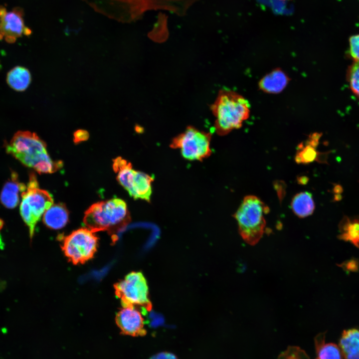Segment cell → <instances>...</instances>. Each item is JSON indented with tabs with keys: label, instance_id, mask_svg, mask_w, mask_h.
Masks as SVG:
<instances>
[{
	"label": "cell",
	"instance_id": "9a60e30c",
	"mask_svg": "<svg viewBox=\"0 0 359 359\" xmlns=\"http://www.w3.org/2000/svg\"><path fill=\"white\" fill-rule=\"evenodd\" d=\"M321 136L320 133H315L305 142L299 144L295 158L297 164H310L317 159L319 153L316 147Z\"/></svg>",
	"mask_w": 359,
	"mask_h": 359
},
{
	"label": "cell",
	"instance_id": "ac0fdd59",
	"mask_svg": "<svg viewBox=\"0 0 359 359\" xmlns=\"http://www.w3.org/2000/svg\"><path fill=\"white\" fill-rule=\"evenodd\" d=\"M6 81L8 85L14 90L23 91L31 82V74L26 68L16 66L7 73Z\"/></svg>",
	"mask_w": 359,
	"mask_h": 359
},
{
	"label": "cell",
	"instance_id": "ffe728a7",
	"mask_svg": "<svg viewBox=\"0 0 359 359\" xmlns=\"http://www.w3.org/2000/svg\"><path fill=\"white\" fill-rule=\"evenodd\" d=\"M318 359H342L340 348L334 343H325V335H318L315 339Z\"/></svg>",
	"mask_w": 359,
	"mask_h": 359
},
{
	"label": "cell",
	"instance_id": "52a82bcc",
	"mask_svg": "<svg viewBox=\"0 0 359 359\" xmlns=\"http://www.w3.org/2000/svg\"><path fill=\"white\" fill-rule=\"evenodd\" d=\"M113 168L117 174V180L130 196L136 199L150 201L154 177L133 170L132 164L121 157L113 161Z\"/></svg>",
	"mask_w": 359,
	"mask_h": 359
},
{
	"label": "cell",
	"instance_id": "7a4b0ae2",
	"mask_svg": "<svg viewBox=\"0 0 359 359\" xmlns=\"http://www.w3.org/2000/svg\"><path fill=\"white\" fill-rule=\"evenodd\" d=\"M210 108L215 118V132L220 136L240 128L250 113L249 101L238 93L227 89L219 91Z\"/></svg>",
	"mask_w": 359,
	"mask_h": 359
},
{
	"label": "cell",
	"instance_id": "8fae6325",
	"mask_svg": "<svg viewBox=\"0 0 359 359\" xmlns=\"http://www.w3.org/2000/svg\"><path fill=\"white\" fill-rule=\"evenodd\" d=\"M116 323L125 335L138 337L146 334L144 319L140 309L137 307H122L116 314Z\"/></svg>",
	"mask_w": 359,
	"mask_h": 359
},
{
	"label": "cell",
	"instance_id": "7402d4cb",
	"mask_svg": "<svg viewBox=\"0 0 359 359\" xmlns=\"http://www.w3.org/2000/svg\"><path fill=\"white\" fill-rule=\"evenodd\" d=\"M349 85L352 92L359 98V62L354 61L347 72Z\"/></svg>",
	"mask_w": 359,
	"mask_h": 359
},
{
	"label": "cell",
	"instance_id": "603a6c76",
	"mask_svg": "<svg viewBox=\"0 0 359 359\" xmlns=\"http://www.w3.org/2000/svg\"><path fill=\"white\" fill-rule=\"evenodd\" d=\"M349 45L350 54L354 61L359 62V34L350 37Z\"/></svg>",
	"mask_w": 359,
	"mask_h": 359
},
{
	"label": "cell",
	"instance_id": "30bf717a",
	"mask_svg": "<svg viewBox=\"0 0 359 359\" xmlns=\"http://www.w3.org/2000/svg\"><path fill=\"white\" fill-rule=\"evenodd\" d=\"M31 33V30L24 24L21 8L7 10L0 6V40L4 38L6 42L13 43L22 35L28 36Z\"/></svg>",
	"mask_w": 359,
	"mask_h": 359
},
{
	"label": "cell",
	"instance_id": "cb8c5ba5",
	"mask_svg": "<svg viewBox=\"0 0 359 359\" xmlns=\"http://www.w3.org/2000/svg\"><path fill=\"white\" fill-rule=\"evenodd\" d=\"M89 134L87 131L83 130H78L74 134V141L75 143H78L87 140Z\"/></svg>",
	"mask_w": 359,
	"mask_h": 359
},
{
	"label": "cell",
	"instance_id": "5b68a950",
	"mask_svg": "<svg viewBox=\"0 0 359 359\" xmlns=\"http://www.w3.org/2000/svg\"><path fill=\"white\" fill-rule=\"evenodd\" d=\"M20 205L21 216L29 228L32 239L35 225L41 216L53 203L51 194L39 187L36 178L31 174L26 189L21 193Z\"/></svg>",
	"mask_w": 359,
	"mask_h": 359
},
{
	"label": "cell",
	"instance_id": "4fadbf2b",
	"mask_svg": "<svg viewBox=\"0 0 359 359\" xmlns=\"http://www.w3.org/2000/svg\"><path fill=\"white\" fill-rule=\"evenodd\" d=\"M26 188L25 185L19 181L16 173L12 172L10 179L5 183L1 190V203L6 208H14L19 202V193Z\"/></svg>",
	"mask_w": 359,
	"mask_h": 359
},
{
	"label": "cell",
	"instance_id": "5bb4252c",
	"mask_svg": "<svg viewBox=\"0 0 359 359\" xmlns=\"http://www.w3.org/2000/svg\"><path fill=\"white\" fill-rule=\"evenodd\" d=\"M339 346L345 359H359V330L344 331Z\"/></svg>",
	"mask_w": 359,
	"mask_h": 359
},
{
	"label": "cell",
	"instance_id": "3957f363",
	"mask_svg": "<svg viewBox=\"0 0 359 359\" xmlns=\"http://www.w3.org/2000/svg\"><path fill=\"white\" fill-rule=\"evenodd\" d=\"M130 221L126 202L118 198L92 204L83 218L84 224L92 232L107 231L110 234L123 229Z\"/></svg>",
	"mask_w": 359,
	"mask_h": 359
},
{
	"label": "cell",
	"instance_id": "484cf974",
	"mask_svg": "<svg viewBox=\"0 0 359 359\" xmlns=\"http://www.w3.org/2000/svg\"><path fill=\"white\" fill-rule=\"evenodd\" d=\"M151 359H177L176 357L169 353H163L154 356Z\"/></svg>",
	"mask_w": 359,
	"mask_h": 359
},
{
	"label": "cell",
	"instance_id": "e0dca14e",
	"mask_svg": "<svg viewBox=\"0 0 359 359\" xmlns=\"http://www.w3.org/2000/svg\"><path fill=\"white\" fill-rule=\"evenodd\" d=\"M291 208L298 217L305 218L312 215L315 208L312 194L308 191L297 193L292 199Z\"/></svg>",
	"mask_w": 359,
	"mask_h": 359
},
{
	"label": "cell",
	"instance_id": "7c38bea8",
	"mask_svg": "<svg viewBox=\"0 0 359 359\" xmlns=\"http://www.w3.org/2000/svg\"><path fill=\"white\" fill-rule=\"evenodd\" d=\"M290 79L287 74L281 69H273L264 75L259 81L260 90L268 94H278L287 87Z\"/></svg>",
	"mask_w": 359,
	"mask_h": 359
},
{
	"label": "cell",
	"instance_id": "d6986e66",
	"mask_svg": "<svg viewBox=\"0 0 359 359\" xmlns=\"http://www.w3.org/2000/svg\"><path fill=\"white\" fill-rule=\"evenodd\" d=\"M340 239L350 241L359 248V219L351 220L345 216L340 224Z\"/></svg>",
	"mask_w": 359,
	"mask_h": 359
},
{
	"label": "cell",
	"instance_id": "f1b7e54d",
	"mask_svg": "<svg viewBox=\"0 0 359 359\" xmlns=\"http://www.w3.org/2000/svg\"></svg>",
	"mask_w": 359,
	"mask_h": 359
},
{
	"label": "cell",
	"instance_id": "d4e9b609",
	"mask_svg": "<svg viewBox=\"0 0 359 359\" xmlns=\"http://www.w3.org/2000/svg\"><path fill=\"white\" fill-rule=\"evenodd\" d=\"M344 267L347 270L350 271H355L358 269V263L355 260H351L347 261L346 263H344Z\"/></svg>",
	"mask_w": 359,
	"mask_h": 359
},
{
	"label": "cell",
	"instance_id": "2e32d148",
	"mask_svg": "<svg viewBox=\"0 0 359 359\" xmlns=\"http://www.w3.org/2000/svg\"><path fill=\"white\" fill-rule=\"evenodd\" d=\"M68 211L62 203L52 204L43 214V221L49 228L58 229L67 224Z\"/></svg>",
	"mask_w": 359,
	"mask_h": 359
},
{
	"label": "cell",
	"instance_id": "9c48e42d",
	"mask_svg": "<svg viewBox=\"0 0 359 359\" xmlns=\"http://www.w3.org/2000/svg\"><path fill=\"white\" fill-rule=\"evenodd\" d=\"M98 238L88 228H82L64 237L61 248L74 264H83L92 258L98 247Z\"/></svg>",
	"mask_w": 359,
	"mask_h": 359
},
{
	"label": "cell",
	"instance_id": "83f0119b",
	"mask_svg": "<svg viewBox=\"0 0 359 359\" xmlns=\"http://www.w3.org/2000/svg\"><path fill=\"white\" fill-rule=\"evenodd\" d=\"M3 221L0 219V229H1L3 226Z\"/></svg>",
	"mask_w": 359,
	"mask_h": 359
},
{
	"label": "cell",
	"instance_id": "6da1fadb",
	"mask_svg": "<svg viewBox=\"0 0 359 359\" xmlns=\"http://www.w3.org/2000/svg\"><path fill=\"white\" fill-rule=\"evenodd\" d=\"M6 152L24 165L38 173H52L62 166L60 161H53L48 155L45 143L34 133L16 132L6 146Z\"/></svg>",
	"mask_w": 359,
	"mask_h": 359
},
{
	"label": "cell",
	"instance_id": "ba28073f",
	"mask_svg": "<svg viewBox=\"0 0 359 359\" xmlns=\"http://www.w3.org/2000/svg\"><path fill=\"white\" fill-rule=\"evenodd\" d=\"M210 133L189 126L172 140L170 147L180 149L182 156L188 160L201 161L211 154Z\"/></svg>",
	"mask_w": 359,
	"mask_h": 359
},
{
	"label": "cell",
	"instance_id": "44dd1931",
	"mask_svg": "<svg viewBox=\"0 0 359 359\" xmlns=\"http://www.w3.org/2000/svg\"><path fill=\"white\" fill-rule=\"evenodd\" d=\"M168 35L167 16L160 12L153 28L149 33L148 36L155 42H163L168 38Z\"/></svg>",
	"mask_w": 359,
	"mask_h": 359
},
{
	"label": "cell",
	"instance_id": "8992f818",
	"mask_svg": "<svg viewBox=\"0 0 359 359\" xmlns=\"http://www.w3.org/2000/svg\"><path fill=\"white\" fill-rule=\"evenodd\" d=\"M114 287L116 296L121 300L123 307L134 306L145 311H151L149 288L142 273L132 272Z\"/></svg>",
	"mask_w": 359,
	"mask_h": 359
},
{
	"label": "cell",
	"instance_id": "277c9868",
	"mask_svg": "<svg viewBox=\"0 0 359 359\" xmlns=\"http://www.w3.org/2000/svg\"><path fill=\"white\" fill-rule=\"evenodd\" d=\"M269 207L259 197L253 195L245 196L233 215L239 232L247 243L256 244L262 237L266 226L265 215Z\"/></svg>",
	"mask_w": 359,
	"mask_h": 359
},
{
	"label": "cell",
	"instance_id": "4316f807",
	"mask_svg": "<svg viewBox=\"0 0 359 359\" xmlns=\"http://www.w3.org/2000/svg\"><path fill=\"white\" fill-rule=\"evenodd\" d=\"M342 191V187L340 186L339 185H336L334 188V191L335 192V193H338V194L341 193Z\"/></svg>",
	"mask_w": 359,
	"mask_h": 359
}]
</instances>
